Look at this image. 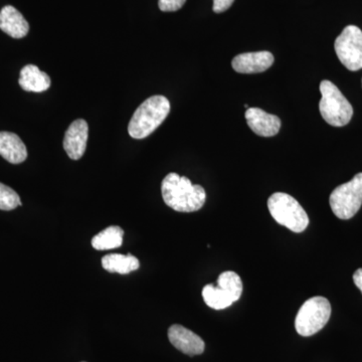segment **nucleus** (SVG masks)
Listing matches in <instances>:
<instances>
[{"instance_id":"13","label":"nucleus","mask_w":362,"mask_h":362,"mask_svg":"<svg viewBox=\"0 0 362 362\" xmlns=\"http://www.w3.org/2000/svg\"><path fill=\"white\" fill-rule=\"evenodd\" d=\"M0 156L13 164L23 163L28 157L25 143L11 132H0Z\"/></svg>"},{"instance_id":"12","label":"nucleus","mask_w":362,"mask_h":362,"mask_svg":"<svg viewBox=\"0 0 362 362\" xmlns=\"http://www.w3.org/2000/svg\"><path fill=\"white\" fill-rule=\"evenodd\" d=\"M0 30L13 39H23L28 35L30 25L16 7L6 6L0 11Z\"/></svg>"},{"instance_id":"2","label":"nucleus","mask_w":362,"mask_h":362,"mask_svg":"<svg viewBox=\"0 0 362 362\" xmlns=\"http://www.w3.org/2000/svg\"><path fill=\"white\" fill-rule=\"evenodd\" d=\"M170 112L168 98L156 95L144 102L134 112L128 125V133L134 139H144L163 123Z\"/></svg>"},{"instance_id":"17","label":"nucleus","mask_w":362,"mask_h":362,"mask_svg":"<svg viewBox=\"0 0 362 362\" xmlns=\"http://www.w3.org/2000/svg\"><path fill=\"white\" fill-rule=\"evenodd\" d=\"M216 286L230 298L233 303L242 296V279L235 272L226 271L221 273L220 277L218 278V285Z\"/></svg>"},{"instance_id":"8","label":"nucleus","mask_w":362,"mask_h":362,"mask_svg":"<svg viewBox=\"0 0 362 362\" xmlns=\"http://www.w3.org/2000/svg\"><path fill=\"white\" fill-rule=\"evenodd\" d=\"M168 338L176 349L189 356H199L206 349L204 340L199 335L180 324L169 327Z\"/></svg>"},{"instance_id":"7","label":"nucleus","mask_w":362,"mask_h":362,"mask_svg":"<svg viewBox=\"0 0 362 362\" xmlns=\"http://www.w3.org/2000/svg\"><path fill=\"white\" fill-rule=\"evenodd\" d=\"M334 49L338 59L347 70H361L362 32L358 26H346L335 40Z\"/></svg>"},{"instance_id":"24","label":"nucleus","mask_w":362,"mask_h":362,"mask_svg":"<svg viewBox=\"0 0 362 362\" xmlns=\"http://www.w3.org/2000/svg\"><path fill=\"white\" fill-rule=\"evenodd\" d=\"M83 362H85V361H83Z\"/></svg>"},{"instance_id":"10","label":"nucleus","mask_w":362,"mask_h":362,"mask_svg":"<svg viewBox=\"0 0 362 362\" xmlns=\"http://www.w3.org/2000/svg\"><path fill=\"white\" fill-rule=\"evenodd\" d=\"M274 61L275 59L270 52H245L233 58L232 66L240 74L263 73L273 66Z\"/></svg>"},{"instance_id":"15","label":"nucleus","mask_w":362,"mask_h":362,"mask_svg":"<svg viewBox=\"0 0 362 362\" xmlns=\"http://www.w3.org/2000/svg\"><path fill=\"white\" fill-rule=\"evenodd\" d=\"M102 266L105 270L110 273L126 275L131 272L138 270L140 263L138 259L131 254H110L103 257Z\"/></svg>"},{"instance_id":"14","label":"nucleus","mask_w":362,"mask_h":362,"mask_svg":"<svg viewBox=\"0 0 362 362\" xmlns=\"http://www.w3.org/2000/svg\"><path fill=\"white\" fill-rule=\"evenodd\" d=\"M18 83L26 92L42 93L51 87V78L37 66L28 65L21 69Z\"/></svg>"},{"instance_id":"20","label":"nucleus","mask_w":362,"mask_h":362,"mask_svg":"<svg viewBox=\"0 0 362 362\" xmlns=\"http://www.w3.org/2000/svg\"><path fill=\"white\" fill-rule=\"evenodd\" d=\"M187 0H159V9L164 13H173L180 11L181 7L185 6Z\"/></svg>"},{"instance_id":"9","label":"nucleus","mask_w":362,"mask_h":362,"mask_svg":"<svg viewBox=\"0 0 362 362\" xmlns=\"http://www.w3.org/2000/svg\"><path fill=\"white\" fill-rule=\"evenodd\" d=\"M89 126L84 119H77L69 126L65 138H64V149L73 160H78L84 156L87 148Z\"/></svg>"},{"instance_id":"18","label":"nucleus","mask_w":362,"mask_h":362,"mask_svg":"<svg viewBox=\"0 0 362 362\" xmlns=\"http://www.w3.org/2000/svg\"><path fill=\"white\" fill-rule=\"evenodd\" d=\"M202 297L207 306L214 310H223L233 304L230 298L221 288L213 284L204 286L202 289Z\"/></svg>"},{"instance_id":"4","label":"nucleus","mask_w":362,"mask_h":362,"mask_svg":"<svg viewBox=\"0 0 362 362\" xmlns=\"http://www.w3.org/2000/svg\"><path fill=\"white\" fill-rule=\"evenodd\" d=\"M321 100L319 110L324 120L334 127L347 125L354 115V108L337 86L330 81L320 83Z\"/></svg>"},{"instance_id":"6","label":"nucleus","mask_w":362,"mask_h":362,"mask_svg":"<svg viewBox=\"0 0 362 362\" xmlns=\"http://www.w3.org/2000/svg\"><path fill=\"white\" fill-rule=\"evenodd\" d=\"M329 204L340 220L354 218L362 206V173L335 188L330 194Z\"/></svg>"},{"instance_id":"5","label":"nucleus","mask_w":362,"mask_h":362,"mask_svg":"<svg viewBox=\"0 0 362 362\" xmlns=\"http://www.w3.org/2000/svg\"><path fill=\"white\" fill-rule=\"evenodd\" d=\"M330 316V302L325 297L310 298L302 305L295 319V328L298 334L305 337L316 334L325 327Z\"/></svg>"},{"instance_id":"21","label":"nucleus","mask_w":362,"mask_h":362,"mask_svg":"<svg viewBox=\"0 0 362 362\" xmlns=\"http://www.w3.org/2000/svg\"><path fill=\"white\" fill-rule=\"evenodd\" d=\"M235 0H214L213 11L216 13H221L228 11Z\"/></svg>"},{"instance_id":"19","label":"nucleus","mask_w":362,"mask_h":362,"mask_svg":"<svg viewBox=\"0 0 362 362\" xmlns=\"http://www.w3.org/2000/svg\"><path fill=\"white\" fill-rule=\"evenodd\" d=\"M21 206L20 195L4 183H0V209L1 211H13Z\"/></svg>"},{"instance_id":"22","label":"nucleus","mask_w":362,"mask_h":362,"mask_svg":"<svg viewBox=\"0 0 362 362\" xmlns=\"http://www.w3.org/2000/svg\"><path fill=\"white\" fill-rule=\"evenodd\" d=\"M354 282L356 287L361 290L362 294V268L358 269V270L354 272Z\"/></svg>"},{"instance_id":"16","label":"nucleus","mask_w":362,"mask_h":362,"mask_svg":"<svg viewBox=\"0 0 362 362\" xmlns=\"http://www.w3.org/2000/svg\"><path fill=\"white\" fill-rule=\"evenodd\" d=\"M123 235L124 230L120 226H109L93 238L92 246L98 251L117 249L122 246Z\"/></svg>"},{"instance_id":"23","label":"nucleus","mask_w":362,"mask_h":362,"mask_svg":"<svg viewBox=\"0 0 362 362\" xmlns=\"http://www.w3.org/2000/svg\"><path fill=\"white\" fill-rule=\"evenodd\" d=\"M245 108L249 109V106H247V105L246 104V105H245Z\"/></svg>"},{"instance_id":"3","label":"nucleus","mask_w":362,"mask_h":362,"mask_svg":"<svg viewBox=\"0 0 362 362\" xmlns=\"http://www.w3.org/2000/svg\"><path fill=\"white\" fill-rule=\"evenodd\" d=\"M268 209L274 220L294 233H302L309 225L308 214L290 194L276 192L268 199Z\"/></svg>"},{"instance_id":"11","label":"nucleus","mask_w":362,"mask_h":362,"mask_svg":"<svg viewBox=\"0 0 362 362\" xmlns=\"http://www.w3.org/2000/svg\"><path fill=\"white\" fill-rule=\"evenodd\" d=\"M247 125L252 132L262 137H273L281 129V120L278 116L272 115L259 108H249L246 114Z\"/></svg>"},{"instance_id":"1","label":"nucleus","mask_w":362,"mask_h":362,"mask_svg":"<svg viewBox=\"0 0 362 362\" xmlns=\"http://www.w3.org/2000/svg\"><path fill=\"white\" fill-rule=\"evenodd\" d=\"M163 201L170 209L180 213H194L206 204V194L202 185H192L185 176L169 173L161 185Z\"/></svg>"}]
</instances>
